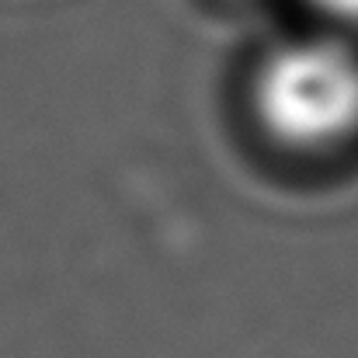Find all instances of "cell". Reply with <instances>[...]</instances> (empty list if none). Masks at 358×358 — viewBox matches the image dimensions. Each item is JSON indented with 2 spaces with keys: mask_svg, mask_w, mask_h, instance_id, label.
<instances>
[{
  "mask_svg": "<svg viewBox=\"0 0 358 358\" xmlns=\"http://www.w3.org/2000/svg\"><path fill=\"white\" fill-rule=\"evenodd\" d=\"M243 115L257 146L289 167L358 157V38L320 28L261 52Z\"/></svg>",
  "mask_w": 358,
  "mask_h": 358,
  "instance_id": "1",
  "label": "cell"
},
{
  "mask_svg": "<svg viewBox=\"0 0 358 358\" xmlns=\"http://www.w3.org/2000/svg\"><path fill=\"white\" fill-rule=\"evenodd\" d=\"M306 3L324 17V28L358 38V0H306Z\"/></svg>",
  "mask_w": 358,
  "mask_h": 358,
  "instance_id": "2",
  "label": "cell"
}]
</instances>
